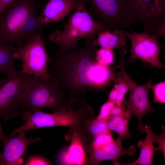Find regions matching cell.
I'll list each match as a JSON object with an SVG mask.
<instances>
[{
    "label": "cell",
    "mask_w": 165,
    "mask_h": 165,
    "mask_svg": "<svg viewBox=\"0 0 165 165\" xmlns=\"http://www.w3.org/2000/svg\"><path fill=\"white\" fill-rule=\"evenodd\" d=\"M98 62L107 65L112 63L114 60V55L112 50L102 48L96 53Z\"/></svg>",
    "instance_id": "obj_22"
},
{
    "label": "cell",
    "mask_w": 165,
    "mask_h": 165,
    "mask_svg": "<svg viewBox=\"0 0 165 165\" xmlns=\"http://www.w3.org/2000/svg\"><path fill=\"white\" fill-rule=\"evenodd\" d=\"M92 61V58H88L80 63L78 73L79 79L84 84L99 85L105 82L110 76V69L107 65L94 63Z\"/></svg>",
    "instance_id": "obj_15"
},
{
    "label": "cell",
    "mask_w": 165,
    "mask_h": 165,
    "mask_svg": "<svg viewBox=\"0 0 165 165\" xmlns=\"http://www.w3.org/2000/svg\"><path fill=\"white\" fill-rule=\"evenodd\" d=\"M145 132L146 136L144 140H140L137 143L138 147L140 148L141 152L139 158L134 162L125 164L126 165H151L154 152L157 151L156 148L153 145L152 131L149 125L145 127Z\"/></svg>",
    "instance_id": "obj_17"
},
{
    "label": "cell",
    "mask_w": 165,
    "mask_h": 165,
    "mask_svg": "<svg viewBox=\"0 0 165 165\" xmlns=\"http://www.w3.org/2000/svg\"><path fill=\"white\" fill-rule=\"evenodd\" d=\"M126 31L127 37L130 40L131 54L128 61L132 62L139 59L158 69L164 67L160 61V47L158 36L152 35L145 31L141 33Z\"/></svg>",
    "instance_id": "obj_9"
},
{
    "label": "cell",
    "mask_w": 165,
    "mask_h": 165,
    "mask_svg": "<svg viewBox=\"0 0 165 165\" xmlns=\"http://www.w3.org/2000/svg\"><path fill=\"white\" fill-rule=\"evenodd\" d=\"M87 131L94 138L99 135L110 133L108 120L96 118L88 123Z\"/></svg>",
    "instance_id": "obj_21"
},
{
    "label": "cell",
    "mask_w": 165,
    "mask_h": 165,
    "mask_svg": "<svg viewBox=\"0 0 165 165\" xmlns=\"http://www.w3.org/2000/svg\"><path fill=\"white\" fill-rule=\"evenodd\" d=\"M162 134L159 135H156L152 133V137L153 143L156 142L158 145L156 148L157 150L160 151L163 154L164 159H165V127L162 126L161 127Z\"/></svg>",
    "instance_id": "obj_25"
},
{
    "label": "cell",
    "mask_w": 165,
    "mask_h": 165,
    "mask_svg": "<svg viewBox=\"0 0 165 165\" xmlns=\"http://www.w3.org/2000/svg\"><path fill=\"white\" fill-rule=\"evenodd\" d=\"M121 59L117 66L120 71L115 77L114 86L110 92L108 101L114 103L118 107H122L125 96L129 89L128 79L129 77L126 73L124 68L125 54L121 53Z\"/></svg>",
    "instance_id": "obj_16"
},
{
    "label": "cell",
    "mask_w": 165,
    "mask_h": 165,
    "mask_svg": "<svg viewBox=\"0 0 165 165\" xmlns=\"http://www.w3.org/2000/svg\"><path fill=\"white\" fill-rule=\"evenodd\" d=\"M80 3V0H48L40 16L37 17L39 25L42 28L43 25L63 19L76 9Z\"/></svg>",
    "instance_id": "obj_13"
},
{
    "label": "cell",
    "mask_w": 165,
    "mask_h": 165,
    "mask_svg": "<svg viewBox=\"0 0 165 165\" xmlns=\"http://www.w3.org/2000/svg\"><path fill=\"white\" fill-rule=\"evenodd\" d=\"M90 5L89 14L109 31L129 29L132 24L127 0H84Z\"/></svg>",
    "instance_id": "obj_6"
},
{
    "label": "cell",
    "mask_w": 165,
    "mask_h": 165,
    "mask_svg": "<svg viewBox=\"0 0 165 165\" xmlns=\"http://www.w3.org/2000/svg\"><path fill=\"white\" fill-rule=\"evenodd\" d=\"M151 89L153 92V102H159L165 104V82L163 81L154 85H151Z\"/></svg>",
    "instance_id": "obj_23"
},
{
    "label": "cell",
    "mask_w": 165,
    "mask_h": 165,
    "mask_svg": "<svg viewBox=\"0 0 165 165\" xmlns=\"http://www.w3.org/2000/svg\"><path fill=\"white\" fill-rule=\"evenodd\" d=\"M80 1L79 6L70 16L63 30H57L48 36L50 40L61 46L62 49L73 48L82 38H86V42L95 41L96 34L109 30L92 18L85 7L84 0Z\"/></svg>",
    "instance_id": "obj_2"
},
{
    "label": "cell",
    "mask_w": 165,
    "mask_h": 165,
    "mask_svg": "<svg viewBox=\"0 0 165 165\" xmlns=\"http://www.w3.org/2000/svg\"><path fill=\"white\" fill-rule=\"evenodd\" d=\"M28 75L17 72L1 80L0 85V116L5 120L16 117L18 109Z\"/></svg>",
    "instance_id": "obj_8"
},
{
    "label": "cell",
    "mask_w": 165,
    "mask_h": 165,
    "mask_svg": "<svg viewBox=\"0 0 165 165\" xmlns=\"http://www.w3.org/2000/svg\"><path fill=\"white\" fill-rule=\"evenodd\" d=\"M82 110L75 111L63 108L53 113L44 112L38 107L22 110L21 116L25 121L22 126L13 130L10 134L12 137L19 132L40 128L58 126L72 128L81 127L87 121V117Z\"/></svg>",
    "instance_id": "obj_4"
},
{
    "label": "cell",
    "mask_w": 165,
    "mask_h": 165,
    "mask_svg": "<svg viewBox=\"0 0 165 165\" xmlns=\"http://www.w3.org/2000/svg\"><path fill=\"white\" fill-rule=\"evenodd\" d=\"M132 24L139 23L144 30L165 38V3L161 0H127Z\"/></svg>",
    "instance_id": "obj_5"
},
{
    "label": "cell",
    "mask_w": 165,
    "mask_h": 165,
    "mask_svg": "<svg viewBox=\"0 0 165 165\" xmlns=\"http://www.w3.org/2000/svg\"><path fill=\"white\" fill-rule=\"evenodd\" d=\"M164 3H165V0H161Z\"/></svg>",
    "instance_id": "obj_30"
},
{
    "label": "cell",
    "mask_w": 165,
    "mask_h": 165,
    "mask_svg": "<svg viewBox=\"0 0 165 165\" xmlns=\"http://www.w3.org/2000/svg\"><path fill=\"white\" fill-rule=\"evenodd\" d=\"M123 139L118 137L116 140H114L98 148L91 149L90 162L97 165L102 161L110 160L114 165H121L117 160L120 156L126 155L133 156L136 150L133 145H130L128 149L123 148L122 145Z\"/></svg>",
    "instance_id": "obj_14"
},
{
    "label": "cell",
    "mask_w": 165,
    "mask_h": 165,
    "mask_svg": "<svg viewBox=\"0 0 165 165\" xmlns=\"http://www.w3.org/2000/svg\"><path fill=\"white\" fill-rule=\"evenodd\" d=\"M18 133L14 138H8L5 136L2 138L3 150L1 154L0 165L24 164L25 153L28 146L42 140L40 137H27L25 130Z\"/></svg>",
    "instance_id": "obj_11"
},
{
    "label": "cell",
    "mask_w": 165,
    "mask_h": 165,
    "mask_svg": "<svg viewBox=\"0 0 165 165\" xmlns=\"http://www.w3.org/2000/svg\"><path fill=\"white\" fill-rule=\"evenodd\" d=\"M152 80V78L145 84L137 85L130 77L128 79L130 95L125 111L130 115H134L137 118L139 123L137 130L141 133H143L145 130L142 123L143 116L148 112L154 111L148 96Z\"/></svg>",
    "instance_id": "obj_10"
},
{
    "label": "cell",
    "mask_w": 165,
    "mask_h": 165,
    "mask_svg": "<svg viewBox=\"0 0 165 165\" xmlns=\"http://www.w3.org/2000/svg\"><path fill=\"white\" fill-rule=\"evenodd\" d=\"M96 45L102 48L112 50L123 48L126 45L127 36L126 31L118 29L112 33L109 30L101 31L98 34Z\"/></svg>",
    "instance_id": "obj_18"
},
{
    "label": "cell",
    "mask_w": 165,
    "mask_h": 165,
    "mask_svg": "<svg viewBox=\"0 0 165 165\" xmlns=\"http://www.w3.org/2000/svg\"><path fill=\"white\" fill-rule=\"evenodd\" d=\"M42 34L37 35L18 47L14 57L16 59L22 61L20 72L23 74L47 79L49 76L47 68L48 58Z\"/></svg>",
    "instance_id": "obj_7"
},
{
    "label": "cell",
    "mask_w": 165,
    "mask_h": 165,
    "mask_svg": "<svg viewBox=\"0 0 165 165\" xmlns=\"http://www.w3.org/2000/svg\"><path fill=\"white\" fill-rule=\"evenodd\" d=\"M16 0H0V16L4 9L9 4Z\"/></svg>",
    "instance_id": "obj_28"
},
{
    "label": "cell",
    "mask_w": 165,
    "mask_h": 165,
    "mask_svg": "<svg viewBox=\"0 0 165 165\" xmlns=\"http://www.w3.org/2000/svg\"><path fill=\"white\" fill-rule=\"evenodd\" d=\"M116 105L115 104L108 101L101 106L97 118L108 120L112 116V111Z\"/></svg>",
    "instance_id": "obj_26"
},
{
    "label": "cell",
    "mask_w": 165,
    "mask_h": 165,
    "mask_svg": "<svg viewBox=\"0 0 165 165\" xmlns=\"http://www.w3.org/2000/svg\"><path fill=\"white\" fill-rule=\"evenodd\" d=\"M93 138L91 144V149H93L98 148L114 140L110 133L102 134Z\"/></svg>",
    "instance_id": "obj_24"
},
{
    "label": "cell",
    "mask_w": 165,
    "mask_h": 165,
    "mask_svg": "<svg viewBox=\"0 0 165 165\" xmlns=\"http://www.w3.org/2000/svg\"><path fill=\"white\" fill-rule=\"evenodd\" d=\"M78 127L72 128L73 130L72 131L70 145L58 152L56 159L58 164L81 165L85 163V138L78 132Z\"/></svg>",
    "instance_id": "obj_12"
},
{
    "label": "cell",
    "mask_w": 165,
    "mask_h": 165,
    "mask_svg": "<svg viewBox=\"0 0 165 165\" xmlns=\"http://www.w3.org/2000/svg\"><path fill=\"white\" fill-rule=\"evenodd\" d=\"M49 75L47 79L28 75L18 108L22 110L33 107H45L54 112L63 108L56 79Z\"/></svg>",
    "instance_id": "obj_3"
},
{
    "label": "cell",
    "mask_w": 165,
    "mask_h": 165,
    "mask_svg": "<svg viewBox=\"0 0 165 165\" xmlns=\"http://www.w3.org/2000/svg\"><path fill=\"white\" fill-rule=\"evenodd\" d=\"M5 136L2 130V125L1 123L0 122V142L2 140V138ZM1 153H0V158L1 156Z\"/></svg>",
    "instance_id": "obj_29"
},
{
    "label": "cell",
    "mask_w": 165,
    "mask_h": 165,
    "mask_svg": "<svg viewBox=\"0 0 165 165\" xmlns=\"http://www.w3.org/2000/svg\"><path fill=\"white\" fill-rule=\"evenodd\" d=\"M18 50V47H14L13 45L0 42V73L10 76L17 72L14 68V62L16 59L14 55Z\"/></svg>",
    "instance_id": "obj_19"
},
{
    "label": "cell",
    "mask_w": 165,
    "mask_h": 165,
    "mask_svg": "<svg viewBox=\"0 0 165 165\" xmlns=\"http://www.w3.org/2000/svg\"><path fill=\"white\" fill-rule=\"evenodd\" d=\"M131 116L125 111L112 116L108 119V126L110 131L116 132L118 137L129 139L131 136L128 130V124Z\"/></svg>",
    "instance_id": "obj_20"
},
{
    "label": "cell",
    "mask_w": 165,
    "mask_h": 165,
    "mask_svg": "<svg viewBox=\"0 0 165 165\" xmlns=\"http://www.w3.org/2000/svg\"><path fill=\"white\" fill-rule=\"evenodd\" d=\"M41 6L35 0H16L8 5L0 16V42L20 47L42 34L36 16Z\"/></svg>",
    "instance_id": "obj_1"
},
{
    "label": "cell",
    "mask_w": 165,
    "mask_h": 165,
    "mask_svg": "<svg viewBox=\"0 0 165 165\" xmlns=\"http://www.w3.org/2000/svg\"><path fill=\"white\" fill-rule=\"evenodd\" d=\"M25 165H50V162L42 156L33 155L30 156L25 163Z\"/></svg>",
    "instance_id": "obj_27"
}]
</instances>
